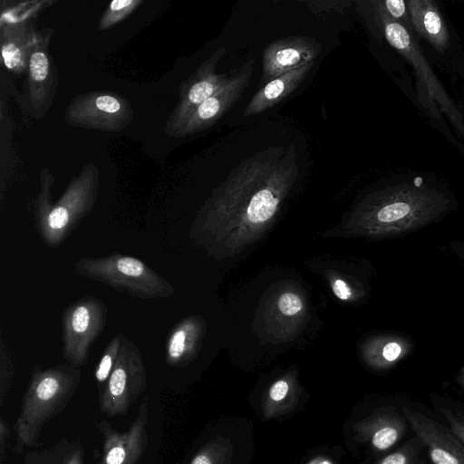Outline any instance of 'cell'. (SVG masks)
<instances>
[{
	"instance_id": "1",
	"label": "cell",
	"mask_w": 464,
	"mask_h": 464,
	"mask_svg": "<svg viewBox=\"0 0 464 464\" xmlns=\"http://www.w3.org/2000/svg\"><path fill=\"white\" fill-rule=\"evenodd\" d=\"M81 378L80 368L69 363L34 367L14 424L17 453L37 443L44 425L66 408Z\"/></svg>"
},
{
	"instance_id": "2",
	"label": "cell",
	"mask_w": 464,
	"mask_h": 464,
	"mask_svg": "<svg viewBox=\"0 0 464 464\" xmlns=\"http://www.w3.org/2000/svg\"><path fill=\"white\" fill-rule=\"evenodd\" d=\"M74 271L137 298H167L174 293L167 279L139 258L127 255L113 253L102 257H82L76 261Z\"/></svg>"
},
{
	"instance_id": "3",
	"label": "cell",
	"mask_w": 464,
	"mask_h": 464,
	"mask_svg": "<svg viewBox=\"0 0 464 464\" xmlns=\"http://www.w3.org/2000/svg\"><path fill=\"white\" fill-rule=\"evenodd\" d=\"M99 176L97 166L89 163L71 180L50 212L46 229L41 236L45 245L61 246L90 214L97 199Z\"/></svg>"
},
{
	"instance_id": "4",
	"label": "cell",
	"mask_w": 464,
	"mask_h": 464,
	"mask_svg": "<svg viewBox=\"0 0 464 464\" xmlns=\"http://www.w3.org/2000/svg\"><path fill=\"white\" fill-rule=\"evenodd\" d=\"M107 316L105 303L92 295L83 296L64 308L63 354L67 363L81 368L88 362L90 348L102 333Z\"/></svg>"
},
{
	"instance_id": "5",
	"label": "cell",
	"mask_w": 464,
	"mask_h": 464,
	"mask_svg": "<svg viewBox=\"0 0 464 464\" xmlns=\"http://www.w3.org/2000/svg\"><path fill=\"white\" fill-rule=\"evenodd\" d=\"M147 372L134 342L123 337L118 360L100 392V411L108 418L125 414L145 391Z\"/></svg>"
},
{
	"instance_id": "6",
	"label": "cell",
	"mask_w": 464,
	"mask_h": 464,
	"mask_svg": "<svg viewBox=\"0 0 464 464\" xmlns=\"http://www.w3.org/2000/svg\"><path fill=\"white\" fill-rule=\"evenodd\" d=\"M130 102L118 93L89 92L72 100L65 121L74 127L100 131H120L133 120Z\"/></svg>"
},
{
	"instance_id": "7",
	"label": "cell",
	"mask_w": 464,
	"mask_h": 464,
	"mask_svg": "<svg viewBox=\"0 0 464 464\" xmlns=\"http://www.w3.org/2000/svg\"><path fill=\"white\" fill-rule=\"evenodd\" d=\"M376 10L388 43L395 48L415 69L430 95L440 103L453 124L464 134V121L458 109L453 105L442 86L431 71L411 32L393 20L376 2Z\"/></svg>"
},
{
	"instance_id": "8",
	"label": "cell",
	"mask_w": 464,
	"mask_h": 464,
	"mask_svg": "<svg viewBox=\"0 0 464 464\" xmlns=\"http://www.w3.org/2000/svg\"><path fill=\"white\" fill-rule=\"evenodd\" d=\"M254 63L255 59H250L234 69L227 82L190 112L174 137L183 138L202 131L219 120L248 86Z\"/></svg>"
},
{
	"instance_id": "9",
	"label": "cell",
	"mask_w": 464,
	"mask_h": 464,
	"mask_svg": "<svg viewBox=\"0 0 464 464\" xmlns=\"http://www.w3.org/2000/svg\"><path fill=\"white\" fill-rule=\"evenodd\" d=\"M226 48L220 47L205 60L179 87V101L166 122L165 132L174 137L190 112L215 93L229 74L217 73Z\"/></svg>"
},
{
	"instance_id": "10",
	"label": "cell",
	"mask_w": 464,
	"mask_h": 464,
	"mask_svg": "<svg viewBox=\"0 0 464 464\" xmlns=\"http://www.w3.org/2000/svg\"><path fill=\"white\" fill-rule=\"evenodd\" d=\"M51 29L38 31L27 66L26 92L29 105L35 115H44L53 103L58 74L49 52Z\"/></svg>"
},
{
	"instance_id": "11",
	"label": "cell",
	"mask_w": 464,
	"mask_h": 464,
	"mask_svg": "<svg viewBox=\"0 0 464 464\" xmlns=\"http://www.w3.org/2000/svg\"><path fill=\"white\" fill-rule=\"evenodd\" d=\"M148 403L143 401L137 417L124 432L114 430L106 420L97 422L103 439L99 464H137L148 444Z\"/></svg>"
},
{
	"instance_id": "12",
	"label": "cell",
	"mask_w": 464,
	"mask_h": 464,
	"mask_svg": "<svg viewBox=\"0 0 464 464\" xmlns=\"http://www.w3.org/2000/svg\"><path fill=\"white\" fill-rule=\"evenodd\" d=\"M321 45L303 37H285L271 42L263 53L262 79L272 81L280 75L314 62Z\"/></svg>"
},
{
	"instance_id": "13",
	"label": "cell",
	"mask_w": 464,
	"mask_h": 464,
	"mask_svg": "<svg viewBox=\"0 0 464 464\" xmlns=\"http://www.w3.org/2000/svg\"><path fill=\"white\" fill-rule=\"evenodd\" d=\"M402 413L416 436L428 447L432 464H464V446L451 430L406 407Z\"/></svg>"
},
{
	"instance_id": "14",
	"label": "cell",
	"mask_w": 464,
	"mask_h": 464,
	"mask_svg": "<svg viewBox=\"0 0 464 464\" xmlns=\"http://www.w3.org/2000/svg\"><path fill=\"white\" fill-rule=\"evenodd\" d=\"M37 33L31 21L27 19L1 21L2 62L7 70L16 74L27 71Z\"/></svg>"
},
{
	"instance_id": "15",
	"label": "cell",
	"mask_w": 464,
	"mask_h": 464,
	"mask_svg": "<svg viewBox=\"0 0 464 464\" xmlns=\"http://www.w3.org/2000/svg\"><path fill=\"white\" fill-rule=\"evenodd\" d=\"M412 28L442 53L449 47L450 34L437 4L431 0L406 1Z\"/></svg>"
},
{
	"instance_id": "16",
	"label": "cell",
	"mask_w": 464,
	"mask_h": 464,
	"mask_svg": "<svg viewBox=\"0 0 464 464\" xmlns=\"http://www.w3.org/2000/svg\"><path fill=\"white\" fill-rule=\"evenodd\" d=\"M313 65L314 63H311L267 82L253 96L245 110L244 116L258 114L276 105L298 88Z\"/></svg>"
},
{
	"instance_id": "17",
	"label": "cell",
	"mask_w": 464,
	"mask_h": 464,
	"mask_svg": "<svg viewBox=\"0 0 464 464\" xmlns=\"http://www.w3.org/2000/svg\"><path fill=\"white\" fill-rule=\"evenodd\" d=\"M198 326L193 319H184L169 334L166 345V362L169 366H181L193 352Z\"/></svg>"
},
{
	"instance_id": "18",
	"label": "cell",
	"mask_w": 464,
	"mask_h": 464,
	"mask_svg": "<svg viewBox=\"0 0 464 464\" xmlns=\"http://www.w3.org/2000/svg\"><path fill=\"white\" fill-rule=\"evenodd\" d=\"M23 464H84V453L79 440L61 439L52 447L28 452Z\"/></svg>"
},
{
	"instance_id": "19",
	"label": "cell",
	"mask_w": 464,
	"mask_h": 464,
	"mask_svg": "<svg viewBox=\"0 0 464 464\" xmlns=\"http://www.w3.org/2000/svg\"><path fill=\"white\" fill-rule=\"evenodd\" d=\"M404 418L397 412H392L381 419L380 424L373 427L371 434L372 446L379 450H385L393 446L407 430V420Z\"/></svg>"
},
{
	"instance_id": "20",
	"label": "cell",
	"mask_w": 464,
	"mask_h": 464,
	"mask_svg": "<svg viewBox=\"0 0 464 464\" xmlns=\"http://www.w3.org/2000/svg\"><path fill=\"white\" fill-rule=\"evenodd\" d=\"M54 178L48 168H43L40 171V191L34 204V218L35 227L40 235L46 229L48 218L53 208L52 187Z\"/></svg>"
},
{
	"instance_id": "21",
	"label": "cell",
	"mask_w": 464,
	"mask_h": 464,
	"mask_svg": "<svg viewBox=\"0 0 464 464\" xmlns=\"http://www.w3.org/2000/svg\"><path fill=\"white\" fill-rule=\"evenodd\" d=\"M124 335L118 334L106 345L95 369V379L102 391L114 368Z\"/></svg>"
},
{
	"instance_id": "22",
	"label": "cell",
	"mask_w": 464,
	"mask_h": 464,
	"mask_svg": "<svg viewBox=\"0 0 464 464\" xmlns=\"http://www.w3.org/2000/svg\"><path fill=\"white\" fill-rule=\"evenodd\" d=\"M142 3V0L111 1L99 21V30H108L121 23Z\"/></svg>"
},
{
	"instance_id": "23",
	"label": "cell",
	"mask_w": 464,
	"mask_h": 464,
	"mask_svg": "<svg viewBox=\"0 0 464 464\" xmlns=\"http://www.w3.org/2000/svg\"><path fill=\"white\" fill-rule=\"evenodd\" d=\"M420 442L418 437L411 440L400 450L384 457L378 464H421L419 456Z\"/></svg>"
},
{
	"instance_id": "24",
	"label": "cell",
	"mask_w": 464,
	"mask_h": 464,
	"mask_svg": "<svg viewBox=\"0 0 464 464\" xmlns=\"http://www.w3.org/2000/svg\"><path fill=\"white\" fill-rule=\"evenodd\" d=\"M0 401L3 403L14 379V364L4 337L0 346Z\"/></svg>"
},
{
	"instance_id": "25",
	"label": "cell",
	"mask_w": 464,
	"mask_h": 464,
	"mask_svg": "<svg viewBox=\"0 0 464 464\" xmlns=\"http://www.w3.org/2000/svg\"><path fill=\"white\" fill-rule=\"evenodd\" d=\"M386 13L396 22L411 32L412 25L407 7L403 0H386L380 2Z\"/></svg>"
},
{
	"instance_id": "26",
	"label": "cell",
	"mask_w": 464,
	"mask_h": 464,
	"mask_svg": "<svg viewBox=\"0 0 464 464\" xmlns=\"http://www.w3.org/2000/svg\"><path fill=\"white\" fill-rule=\"evenodd\" d=\"M441 412L447 419L450 430L464 446V414L459 411L453 412L446 408H441Z\"/></svg>"
},
{
	"instance_id": "27",
	"label": "cell",
	"mask_w": 464,
	"mask_h": 464,
	"mask_svg": "<svg viewBox=\"0 0 464 464\" xmlns=\"http://www.w3.org/2000/svg\"><path fill=\"white\" fill-rule=\"evenodd\" d=\"M278 307L284 314L294 315L302 309V301L293 293H285L278 300Z\"/></svg>"
},
{
	"instance_id": "28",
	"label": "cell",
	"mask_w": 464,
	"mask_h": 464,
	"mask_svg": "<svg viewBox=\"0 0 464 464\" xmlns=\"http://www.w3.org/2000/svg\"><path fill=\"white\" fill-rule=\"evenodd\" d=\"M288 392V383L280 380L276 382L270 388L269 395L276 401L283 400Z\"/></svg>"
},
{
	"instance_id": "29",
	"label": "cell",
	"mask_w": 464,
	"mask_h": 464,
	"mask_svg": "<svg viewBox=\"0 0 464 464\" xmlns=\"http://www.w3.org/2000/svg\"><path fill=\"white\" fill-rule=\"evenodd\" d=\"M401 353V347L397 343H389L382 349V356L387 362H393Z\"/></svg>"
},
{
	"instance_id": "30",
	"label": "cell",
	"mask_w": 464,
	"mask_h": 464,
	"mask_svg": "<svg viewBox=\"0 0 464 464\" xmlns=\"http://www.w3.org/2000/svg\"><path fill=\"white\" fill-rule=\"evenodd\" d=\"M9 437V428L3 418L0 419V461L3 464L5 452L7 447V439Z\"/></svg>"
},
{
	"instance_id": "31",
	"label": "cell",
	"mask_w": 464,
	"mask_h": 464,
	"mask_svg": "<svg viewBox=\"0 0 464 464\" xmlns=\"http://www.w3.org/2000/svg\"><path fill=\"white\" fill-rule=\"evenodd\" d=\"M334 295L341 300H347L351 296V290L346 283L342 279H337L333 285Z\"/></svg>"
},
{
	"instance_id": "32",
	"label": "cell",
	"mask_w": 464,
	"mask_h": 464,
	"mask_svg": "<svg viewBox=\"0 0 464 464\" xmlns=\"http://www.w3.org/2000/svg\"><path fill=\"white\" fill-rule=\"evenodd\" d=\"M317 464H331V462L327 461V460H324V461H321Z\"/></svg>"
}]
</instances>
